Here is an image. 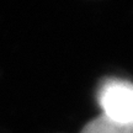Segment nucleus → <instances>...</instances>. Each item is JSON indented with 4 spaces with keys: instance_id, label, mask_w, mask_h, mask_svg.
I'll return each mask as SVG.
<instances>
[{
    "instance_id": "1",
    "label": "nucleus",
    "mask_w": 133,
    "mask_h": 133,
    "mask_svg": "<svg viewBox=\"0 0 133 133\" xmlns=\"http://www.w3.org/2000/svg\"><path fill=\"white\" fill-rule=\"evenodd\" d=\"M97 102L106 117L133 123V83L119 78H107L97 89Z\"/></svg>"
},
{
    "instance_id": "2",
    "label": "nucleus",
    "mask_w": 133,
    "mask_h": 133,
    "mask_svg": "<svg viewBox=\"0 0 133 133\" xmlns=\"http://www.w3.org/2000/svg\"><path fill=\"white\" fill-rule=\"evenodd\" d=\"M80 133H133V123L117 122L101 114L88 122Z\"/></svg>"
}]
</instances>
